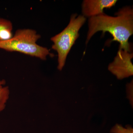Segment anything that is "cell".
<instances>
[{
  "instance_id": "ba28073f",
  "label": "cell",
  "mask_w": 133,
  "mask_h": 133,
  "mask_svg": "<svg viewBox=\"0 0 133 133\" xmlns=\"http://www.w3.org/2000/svg\"><path fill=\"white\" fill-rule=\"evenodd\" d=\"M5 29H13V24L9 20L0 17V32L2 30Z\"/></svg>"
},
{
  "instance_id": "8992f818",
  "label": "cell",
  "mask_w": 133,
  "mask_h": 133,
  "mask_svg": "<svg viewBox=\"0 0 133 133\" xmlns=\"http://www.w3.org/2000/svg\"><path fill=\"white\" fill-rule=\"evenodd\" d=\"M6 81L0 79V112L5 109L10 94L9 88L5 86Z\"/></svg>"
},
{
  "instance_id": "52a82bcc",
  "label": "cell",
  "mask_w": 133,
  "mask_h": 133,
  "mask_svg": "<svg viewBox=\"0 0 133 133\" xmlns=\"http://www.w3.org/2000/svg\"><path fill=\"white\" fill-rule=\"evenodd\" d=\"M111 133H133V129L131 126H127L125 128L118 124H116L112 128L111 131Z\"/></svg>"
},
{
  "instance_id": "9c48e42d",
  "label": "cell",
  "mask_w": 133,
  "mask_h": 133,
  "mask_svg": "<svg viewBox=\"0 0 133 133\" xmlns=\"http://www.w3.org/2000/svg\"><path fill=\"white\" fill-rule=\"evenodd\" d=\"M133 81L131 83H128L127 85V98L130 101V103L132 106L133 105Z\"/></svg>"
},
{
  "instance_id": "6da1fadb",
  "label": "cell",
  "mask_w": 133,
  "mask_h": 133,
  "mask_svg": "<svg viewBox=\"0 0 133 133\" xmlns=\"http://www.w3.org/2000/svg\"><path fill=\"white\" fill-rule=\"evenodd\" d=\"M115 15L116 16H111L104 14L90 17L86 43L98 31H102L103 35L108 32L113 37L111 42L119 43V49L131 52L128 41L133 34V9L130 7L123 8Z\"/></svg>"
},
{
  "instance_id": "7a4b0ae2",
  "label": "cell",
  "mask_w": 133,
  "mask_h": 133,
  "mask_svg": "<svg viewBox=\"0 0 133 133\" xmlns=\"http://www.w3.org/2000/svg\"><path fill=\"white\" fill-rule=\"evenodd\" d=\"M41 36L34 30L19 29L11 38L0 41V49L9 52H18L45 60L49 55L52 56L50 50L38 45L37 41Z\"/></svg>"
},
{
  "instance_id": "5b68a950",
  "label": "cell",
  "mask_w": 133,
  "mask_h": 133,
  "mask_svg": "<svg viewBox=\"0 0 133 133\" xmlns=\"http://www.w3.org/2000/svg\"><path fill=\"white\" fill-rule=\"evenodd\" d=\"M115 0H85L82 5L83 16L92 17L103 14L104 9L111 8L115 5Z\"/></svg>"
},
{
  "instance_id": "3957f363",
  "label": "cell",
  "mask_w": 133,
  "mask_h": 133,
  "mask_svg": "<svg viewBox=\"0 0 133 133\" xmlns=\"http://www.w3.org/2000/svg\"><path fill=\"white\" fill-rule=\"evenodd\" d=\"M85 21V17L83 16L72 15L66 28L51 38L53 43L52 49L58 53L57 68L59 70H62L64 66L68 54L78 37L79 29Z\"/></svg>"
},
{
  "instance_id": "277c9868",
  "label": "cell",
  "mask_w": 133,
  "mask_h": 133,
  "mask_svg": "<svg viewBox=\"0 0 133 133\" xmlns=\"http://www.w3.org/2000/svg\"><path fill=\"white\" fill-rule=\"evenodd\" d=\"M133 52L119 49L113 62L108 65V70L119 79L133 76Z\"/></svg>"
}]
</instances>
